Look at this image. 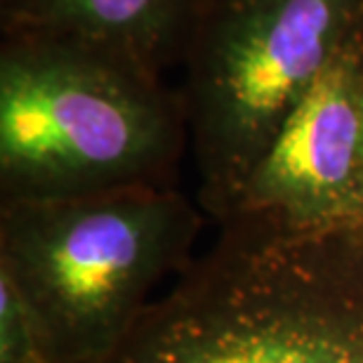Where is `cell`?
Segmentation results:
<instances>
[{
  "mask_svg": "<svg viewBox=\"0 0 363 363\" xmlns=\"http://www.w3.org/2000/svg\"><path fill=\"white\" fill-rule=\"evenodd\" d=\"M220 227L99 363H363V229Z\"/></svg>",
  "mask_w": 363,
  "mask_h": 363,
  "instance_id": "1",
  "label": "cell"
},
{
  "mask_svg": "<svg viewBox=\"0 0 363 363\" xmlns=\"http://www.w3.org/2000/svg\"><path fill=\"white\" fill-rule=\"evenodd\" d=\"M179 94L140 60L50 31H3L0 203L175 186Z\"/></svg>",
  "mask_w": 363,
  "mask_h": 363,
  "instance_id": "2",
  "label": "cell"
},
{
  "mask_svg": "<svg viewBox=\"0 0 363 363\" xmlns=\"http://www.w3.org/2000/svg\"><path fill=\"white\" fill-rule=\"evenodd\" d=\"M203 210L177 186L0 203V269L52 330L64 363H99L154 290L191 264Z\"/></svg>",
  "mask_w": 363,
  "mask_h": 363,
  "instance_id": "3",
  "label": "cell"
},
{
  "mask_svg": "<svg viewBox=\"0 0 363 363\" xmlns=\"http://www.w3.org/2000/svg\"><path fill=\"white\" fill-rule=\"evenodd\" d=\"M363 33V0H208L182 67L199 206L220 224L302 97Z\"/></svg>",
  "mask_w": 363,
  "mask_h": 363,
  "instance_id": "4",
  "label": "cell"
},
{
  "mask_svg": "<svg viewBox=\"0 0 363 363\" xmlns=\"http://www.w3.org/2000/svg\"><path fill=\"white\" fill-rule=\"evenodd\" d=\"M231 217L363 229V33L290 113L224 220Z\"/></svg>",
  "mask_w": 363,
  "mask_h": 363,
  "instance_id": "5",
  "label": "cell"
},
{
  "mask_svg": "<svg viewBox=\"0 0 363 363\" xmlns=\"http://www.w3.org/2000/svg\"><path fill=\"white\" fill-rule=\"evenodd\" d=\"M208 0H0L3 31H50L121 50L158 74L182 64Z\"/></svg>",
  "mask_w": 363,
  "mask_h": 363,
  "instance_id": "6",
  "label": "cell"
},
{
  "mask_svg": "<svg viewBox=\"0 0 363 363\" xmlns=\"http://www.w3.org/2000/svg\"><path fill=\"white\" fill-rule=\"evenodd\" d=\"M0 363H64L52 330L7 272L0 269Z\"/></svg>",
  "mask_w": 363,
  "mask_h": 363,
  "instance_id": "7",
  "label": "cell"
}]
</instances>
